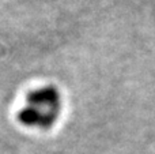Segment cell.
Returning <instances> with one entry per match:
<instances>
[{
    "label": "cell",
    "mask_w": 155,
    "mask_h": 154,
    "mask_svg": "<svg viewBox=\"0 0 155 154\" xmlns=\"http://www.w3.org/2000/svg\"><path fill=\"white\" fill-rule=\"evenodd\" d=\"M26 102V105L37 109L41 113L54 117L59 116L61 108L60 93L54 86H45L27 93Z\"/></svg>",
    "instance_id": "1"
},
{
    "label": "cell",
    "mask_w": 155,
    "mask_h": 154,
    "mask_svg": "<svg viewBox=\"0 0 155 154\" xmlns=\"http://www.w3.org/2000/svg\"><path fill=\"white\" fill-rule=\"evenodd\" d=\"M18 120L21 124L27 126V127H41V128H49L56 123L57 117L48 116V115L41 113L40 111L26 105L21 112L18 113Z\"/></svg>",
    "instance_id": "2"
}]
</instances>
